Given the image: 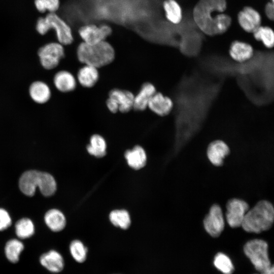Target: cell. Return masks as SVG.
<instances>
[{"mask_svg":"<svg viewBox=\"0 0 274 274\" xmlns=\"http://www.w3.org/2000/svg\"><path fill=\"white\" fill-rule=\"evenodd\" d=\"M215 266L224 274H232L234 266L230 259L223 253H217L214 257Z\"/></svg>","mask_w":274,"mask_h":274,"instance_id":"cell-33","label":"cell"},{"mask_svg":"<svg viewBox=\"0 0 274 274\" xmlns=\"http://www.w3.org/2000/svg\"><path fill=\"white\" fill-rule=\"evenodd\" d=\"M134 97V95L128 90L113 89L109 92L106 105L113 113L118 111L127 113L133 109Z\"/></svg>","mask_w":274,"mask_h":274,"instance_id":"cell-9","label":"cell"},{"mask_svg":"<svg viewBox=\"0 0 274 274\" xmlns=\"http://www.w3.org/2000/svg\"><path fill=\"white\" fill-rule=\"evenodd\" d=\"M167 19L171 23L177 24L182 19V11L181 6L175 0H165L163 3Z\"/></svg>","mask_w":274,"mask_h":274,"instance_id":"cell-27","label":"cell"},{"mask_svg":"<svg viewBox=\"0 0 274 274\" xmlns=\"http://www.w3.org/2000/svg\"><path fill=\"white\" fill-rule=\"evenodd\" d=\"M252 33L254 38L261 41L267 48L271 49L273 47L274 33L270 27L261 25Z\"/></svg>","mask_w":274,"mask_h":274,"instance_id":"cell-31","label":"cell"},{"mask_svg":"<svg viewBox=\"0 0 274 274\" xmlns=\"http://www.w3.org/2000/svg\"><path fill=\"white\" fill-rule=\"evenodd\" d=\"M25 249L23 243L19 238H11L5 244L4 253L6 260L12 264H17Z\"/></svg>","mask_w":274,"mask_h":274,"instance_id":"cell-23","label":"cell"},{"mask_svg":"<svg viewBox=\"0 0 274 274\" xmlns=\"http://www.w3.org/2000/svg\"><path fill=\"white\" fill-rule=\"evenodd\" d=\"M271 2H272V3H274V0H271Z\"/></svg>","mask_w":274,"mask_h":274,"instance_id":"cell-39","label":"cell"},{"mask_svg":"<svg viewBox=\"0 0 274 274\" xmlns=\"http://www.w3.org/2000/svg\"><path fill=\"white\" fill-rule=\"evenodd\" d=\"M40 171L29 170L24 172L19 180L20 191L28 196H33L40 183Z\"/></svg>","mask_w":274,"mask_h":274,"instance_id":"cell-18","label":"cell"},{"mask_svg":"<svg viewBox=\"0 0 274 274\" xmlns=\"http://www.w3.org/2000/svg\"><path fill=\"white\" fill-rule=\"evenodd\" d=\"M236 84L247 99L257 107L274 99V61L272 53L258 52L247 61L235 63Z\"/></svg>","mask_w":274,"mask_h":274,"instance_id":"cell-2","label":"cell"},{"mask_svg":"<svg viewBox=\"0 0 274 274\" xmlns=\"http://www.w3.org/2000/svg\"><path fill=\"white\" fill-rule=\"evenodd\" d=\"M44 221L47 227L54 232L61 231L66 225V219L64 214L56 209L47 211L44 215Z\"/></svg>","mask_w":274,"mask_h":274,"instance_id":"cell-25","label":"cell"},{"mask_svg":"<svg viewBox=\"0 0 274 274\" xmlns=\"http://www.w3.org/2000/svg\"><path fill=\"white\" fill-rule=\"evenodd\" d=\"M107 147L105 139L99 134H94L90 139L87 150L90 155L100 158L106 155Z\"/></svg>","mask_w":274,"mask_h":274,"instance_id":"cell-28","label":"cell"},{"mask_svg":"<svg viewBox=\"0 0 274 274\" xmlns=\"http://www.w3.org/2000/svg\"><path fill=\"white\" fill-rule=\"evenodd\" d=\"M274 3L268 2L265 7V13L267 17L270 20L274 19Z\"/></svg>","mask_w":274,"mask_h":274,"instance_id":"cell-37","label":"cell"},{"mask_svg":"<svg viewBox=\"0 0 274 274\" xmlns=\"http://www.w3.org/2000/svg\"><path fill=\"white\" fill-rule=\"evenodd\" d=\"M39 263L44 269L52 274L61 272L64 267L62 255L54 249H50L41 254L39 257Z\"/></svg>","mask_w":274,"mask_h":274,"instance_id":"cell-14","label":"cell"},{"mask_svg":"<svg viewBox=\"0 0 274 274\" xmlns=\"http://www.w3.org/2000/svg\"><path fill=\"white\" fill-rule=\"evenodd\" d=\"M51 28L55 30L60 44L67 45L73 42L70 27L55 13H50L45 18H39L36 29L40 34L44 35Z\"/></svg>","mask_w":274,"mask_h":274,"instance_id":"cell-6","label":"cell"},{"mask_svg":"<svg viewBox=\"0 0 274 274\" xmlns=\"http://www.w3.org/2000/svg\"><path fill=\"white\" fill-rule=\"evenodd\" d=\"M12 224V219L9 213L4 209L0 208V231L7 229Z\"/></svg>","mask_w":274,"mask_h":274,"instance_id":"cell-36","label":"cell"},{"mask_svg":"<svg viewBox=\"0 0 274 274\" xmlns=\"http://www.w3.org/2000/svg\"><path fill=\"white\" fill-rule=\"evenodd\" d=\"M261 274H274V267L272 265L261 272Z\"/></svg>","mask_w":274,"mask_h":274,"instance_id":"cell-38","label":"cell"},{"mask_svg":"<svg viewBox=\"0 0 274 274\" xmlns=\"http://www.w3.org/2000/svg\"><path fill=\"white\" fill-rule=\"evenodd\" d=\"M225 81L199 68L181 77L172 98L175 154L181 152L202 130Z\"/></svg>","mask_w":274,"mask_h":274,"instance_id":"cell-1","label":"cell"},{"mask_svg":"<svg viewBox=\"0 0 274 274\" xmlns=\"http://www.w3.org/2000/svg\"><path fill=\"white\" fill-rule=\"evenodd\" d=\"M268 244L261 239H253L244 246V252L255 269L260 272L271 265L268 254Z\"/></svg>","mask_w":274,"mask_h":274,"instance_id":"cell-8","label":"cell"},{"mask_svg":"<svg viewBox=\"0 0 274 274\" xmlns=\"http://www.w3.org/2000/svg\"><path fill=\"white\" fill-rule=\"evenodd\" d=\"M109 219L114 226L123 229H127L131 223L129 214L124 210H116L112 211L109 215Z\"/></svg>","mask_w":274,"mask_h":274,"instance_id":"cell-32","label":"cell"},{"mask_svg":"<svg viewBox=\"0 0 274 274\" xmlns=\"http://www.w3.org/2000/svg\"><path fill=\"white\" fill-rule=\"evenodd\" d=\"M274 221V209L266 200L259 201L246 213L241 227L249 233H260L269 230Z\"/></svg>","mask_w":274,"mask_h":274,"instance_id":"cell-4","label":"cell"},{"mask_svg":"<svg viewBox=\"0 0 274 274\" xmlns=\"http://www.w3.org/2000/svg\"><path fill=\"white\" fill-rule=\"evenodd\" d=\"M111 33V27L106 24L97 26L89 24L81 26L79 29V33L83 42L87 44H95L105 41Z\"/></svg>","mask_w":274,"mask_h":274,"instance_id":"cell-13","label":"cell"},{"mask_svg":"<svg viewBox=\"0 0 274 274\" xmlns=\"http://www.w3.org/2000/svg\"><path fill=\"white\" fill-rule=\"evenodd\" d=\"M31 99L39 104H44L49 101L51 96L50 87L45 82L36 81L32 82L28 89Z\"/></svg>","mask_w":274,"mask_h":274,"instance_id":"cell-22","label":"cell"},{"mask_svg":"<svg viewBox=\"0 0 274 274\" xmlns=\"http://www.w3.org/2000/svg\"><path fill=\"white\" fill-rule=\"evenodd\" d=\"M98 68L89 65L84 64L77 73V81L85 88L94 86L99 79Z\"/></svg>","mask_w":274,"mask_h":274,"instance_id":"cell-24","label":"cell"},{"mask_svg":"<svg viewBox=\"0 0 274 274\" xmlns=\"http://www.w3.org/2000/svg\"><path fill=\"white\" fill-rule=\"evenodd\" d=\"M70 254L77 262H83L86 259L87 249L79 240L73 241L69 246Z\"/></svg>","mask_w":274,"mask_h":274,"instance_id":"cell-34","label":"cell"},{"mask_svg":"<svg viewBox=\"0 0 274 274\" xmlns=\"http://www.w3.org/2000/svg\"><path fill=\"white\" fill-rule=\"evenodd\" d=\"M237 21L245 31L253 33L261 24L259 13L250 6L245 7L237 14Z\"/></svg>","mask_w":274,"mask_h":274,"instance_id":"cell-15","label":"cell"},{"mask_svg":"<svg viewBox=\"0 0 274 274\" xmlns=\"http://www.w3.org/2000/svg\"><path fill=\"white\" fill-rule=\"evenodd\" d=\"M254 52L250 44L237 40L231 43L229 49L230 58L237 62L247 61L253 56Z\"/></svg>","mask_w":274,"mask_h":274,"instance_id":"cell-19","label":"cell"},{"mask_svg":"<svg viewBox=\"0 0 274 274\" xmlns=\"http://www.w3.org/2000/svg\"><path fill=\"white\" fill-rule=\"evenodd\" d=\"M226 0H199L193 10V18L197 26L210 36L225 32L231 24L230 16L224 13Z\"/></svg>","mask_w":274,"mask_h":274,"instance_id":"cell-3","label":"cell"},{"mask_svg":"<svg viewBox=\"0 0 274 274\" xmlns=\"http://www.w3.org/2000/svg\"><path fill=\"white\" fill-rule=\"evenodd\" d=\"M125 157L129 166L134 169L143 167L147 161L145 150L140 146H136L125 153Z\"/></svg>","mask_w":274,"mask_h":274,"instance_id":"cell-26","label":"cell"},{"mask_svg":"<svg viewBox=\"0 0 274 274\" xmlns=\"http://www.w3.org/2000/svg\"><path fill=\"white\" fill-rule=\"evenodd\" d=\"M203 225L206 231L212 237H217L221 235L225 227V219L219 204L215 203L211 207L203 219Z\"/></svg>","mask_w":274,"mask_h":274,"instance_id":"cell-12","label":"cell"},{"mask_svg":"<svg viewBox=\"0 0 274 274\" xmlns=\"http://www.w3.org/2000/svg\"><path fill=\"white\" fill-rule=\"evenodd\" d=\"M156 92V87L151 83L143 84L138 94L134 95L133 109L138 111L146 110L150 99Z\"/></svg>","mask_w":274,"mask_h":274,"instance_id":"cell-20","label":"cell"},{"mask_svg":"<svg viewBox=\"0 0 274 274\" xmlns=\"http://www.w3.org/2000/svg\"><path fill=\"white\" fill-rule=\"evenodd\" d=\"M40 62L46 70L55 68L64 56L62 45L59 43H51L41 47L38 52Z\"/></svg>","mask_w":274,"mask_h":274,"instance_id":"cell-10","label":"cell"},{"mask_svg":"<svg viewBox=\"0 0 274 274\" xmlns=\"http://www.w3.org/2000/svg\"><path fill=\"white\" fill-rule=\"evenodd\" d=\"M173 106L172 98L156 92L150 99L148 108L156 115L163 117L173 111Z\"/></svg>","mask_w":274,"mask_h":274,"instance_id":"cell-17","label":"cell"},{"mask_svg":"<svg viewBox=\"0 0 274 274\" xmlns=\"http://www.w3.org/2000/svg\"><path fill=\"white\" fill-rule=\"evenodd\" d=\"M235 63L231 58L212 56L201 60L198 68L211 76L226 80L234 78Z\"/></svg>","mask_w":274,"mask_h":274,"instance_id":"cell-7","label":"cell"},{"mask_svg":"<svg viewBox=\"0 0 274 274\" xmlns=\"http://www.w3.org/2000/svg\"><path fill=\"white\" fill-rule=\"evenodd\" d=\"M39 190L45 196H50L56 191L57 184L54 178L49 173L41 172Z\"/></svg>","mask_w":274,"mask_h":274,"instance_id":"cell-30","label":"cell"},{"mask_svg":"<svg viewBox=\"0 0 274 274\" xmlns=\"http://www.w3.org/2000/svg\"><path fill=\"white\" fill-rule=\"evenodd\" d=\"M15 234L20 239L31 237L35 233L33 223L29 218H23L17 221L15 225Z\"/></svg>","mask_w":274,"mask_h":274,"instance_id":"cell-29","label":"cell"},{"mask_svg":"<svg viewBox=\"0 0 274 274\" xmlns=\"http://www.w3.org/2000/svg\"><path fill=\"white\" fill-rule=\"evenodd\" d=\"M77 79L73 74L65 70L57 72L53 78V83L55 88L63 93L74 90L77 86Z\"/></svg>","mask_w":274,"mask_h":274,"instance_id":"cell-21","label":"cell"},{"mask_svg":"<svg viewBox=\"0 0 274 274\" xmlns=\"http://www.w3.org/2000/svg\"><path fill=\"white\" fill-rule=\"evenodd\" d=\"M80 62L97 68L110 64L114 59L115 52L113 46L106 40L95 44L80 43L77 50Z\"/></svg>","mask_w":274,"mask_h":274,"instance_id":"cell-5","label":"cell"},{"mask_svg":"<svg viewBox=\"0 0 274 274\" xmlns=\"http://www.w3.org/2000/svg\"><path fill=\"white\" fill-rule=\"evenodd\" d=\"M226 220L228 225L233 228L242 226L245 215L249 208L245 200L236 198L229 199L226 204Z\"/></svg>","mask_w":274,"mask_h":274,"instance_id":"cell-11","label":"cell"},{"mask_svg":"<svg viewBox=\"0 0 274 274\" xmlns=\"http://www.w3.org/2000/svg\"><path fill=\"white\" fill-rule=\"evenodd\" d=\"M230 148L223 141L216 140L211 142L207 149V155L210 162L215 166H221L224 159L230 154Z\"/></svg>","mask_w":274,"mask_h":274,"instance_id":"cell-16","label":"cell"},{"mask_svg":"<svg viewBox=\"0 0 274 274\" xmlns=\"http://www.w3.org/2000/svg\"><path fill=\"white\" fill-rule=\"evenodd\" d=\"M35 3L37 9L41 13L46 10L54 13L59 6V0H35Z\"/></svg>","mask_w":274,"mask_h":274,"instance_id":"cell-35","label":"cell"}]
</instances>
